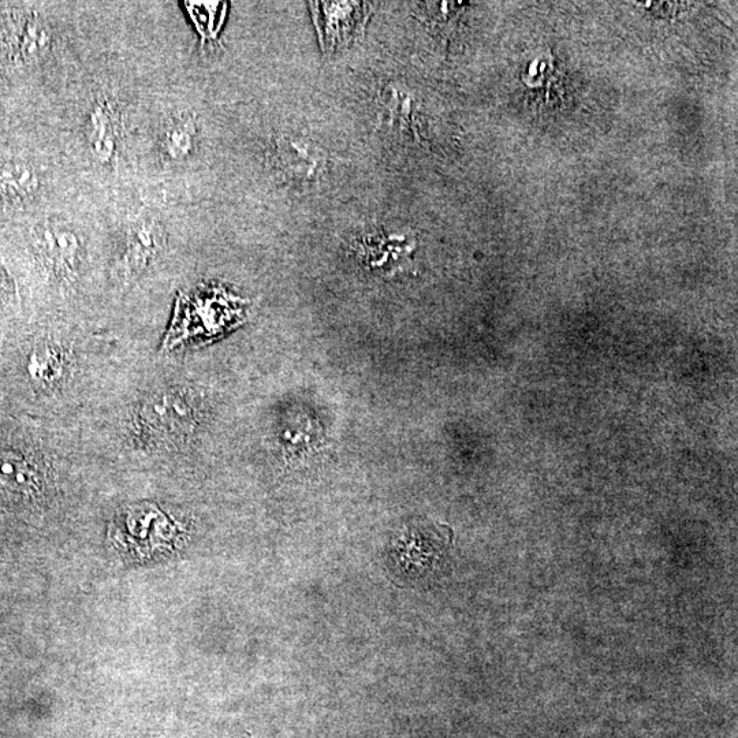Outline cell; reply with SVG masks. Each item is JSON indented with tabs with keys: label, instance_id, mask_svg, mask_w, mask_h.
Instances as JSON below:
<instances>
[{
	"label": "cell",
	"instance_id": "1",
	"mask_svg": "<svg viewBox=\"0 0 738 738\" xmlns=\"http://www.w3.org/2000/svg\"><path fill=\"white\" fill-rule=\"evenodd\" d=\"M54 33L36 10L17 9L0 18V54L13 65H33L50 54Z\"/></svg>",
	"mask_w": 738,
	"mask_h": 738
},
{
	"label": "cell",
	"instance_id": "2",
	"mask_svg": "<svg viewBox=\"0 0 738 738\" xmlns=\"http://www.w3.org/2000/svg\"><path fill=\"white\" fill-rule=\"evenodd\" d=\"M178 390L152 395L141 405L139 427L145 438L158 443L180 442L196 427V408Z\"/></svg>",
	"mask_w": 738,
	"mask_h": 738
},
{
	"label": "cell",
	"instance_id": "3",
	"mask_svg": "<svg viewBox=\"0 0 738 738\" xmlns=\"http://www.w3.org/2000/svg\"><path fill=\"white\" fill-rule=\"evenodd\" d=\"M371 6L364 2L311 3L323 51L333 54L356 40L367 25Z\"/></svg>",
	"mask_w": 738,
	"mask_h": 738
},
{
	"label": "cell",
	"instance_id": "4",
	"mask_svg": "<svg viewBox=\"0 0 738 738\" xmlns=\"http://www.w3.org/2000/svg\"><path fill=\"white\" fill-rule=\"evenodd\" d=\"M32 242L37 255L59 278L76 275L81 264L82 240L66 223L44 221L32 229Z\"/></svg>",
	"mask_w": 738,
	"mask_h": 738
},
{
	"label": "cell",
	"instance_id": "5",
	"mask_svg": "<svg viewBox=\"0 0 738 738\" xmlns=\"http://www.w3.org/2000/svg\"><path fill=\"white\" fill-rule=\"evenodd\" d=\"M164 230L159 222L152 218H140L129 227L126 237L125 255H123V271L125 278L134 281L141 277L148 267L158 259L162 252Z\"/></svg>",
	"mask_w": 738,
	"mask_h": 738
},
{
	"label": "cell",
	"instance_id": "6",
	"mask_svg": "<svg viewBox=\"0 0 738 738\" xmlns=\"http://www.w3.org/2000/svg\"><path fill=\"white\" fill-rule=\"evenodd\" d=\"M121 117L110 99H99L93 104L87 119V141L92 155L103 164L117 159Z\"/></svg>",
	"mask_w": 738,
	"mask_h": 738
},
{
	"label": "cell",
	"instance_id": "7",
	"mask_svg": "<svg viewBox=\"0 0 738 738\" xmlns=\"http://www.w3.org/2000/svg\"><path fill=\"white\" fill-rule=\"evenodd\" d=\"M40 188V173L31 163L22 160L0 163V200H29L39 193Z\"/></svg>",
	"mask_w": 738,
	"mask_h": 738
},
{
	"label": "cell",
	"instance_id": "8",
	"mask_svg": "<svg viewBox=\"0 0 738 738\" xmlns=\"http://www.w3.org/2000/svg\"><path fill=\"white\" fill-rule=\"evenodd\" d=\"M162 145L171 160H184L196 145V125L189 117H175L163 130Z\"/></svg>",
	"mask_w": 738,
	"mask_h": 738
},
{
	"label": "cell",
	"instance_id": "9",
	"mask_svg": "<svg viewBox=\"0 0 738 738\" xmlns=\"http://www.w3.org/2000/svg\"><path fill=\"white\" fill-rule=\"evenodd\" d=\"M65 357L61 349L51 345L39 346L28 360V372L39 385H54L62 378Z\"/></svg>",
	"mask_w": 738,
	"mask_h": 738
},
{
	"label": "cell",
	"instance_id": "10",
	"mask_svg": "<svg viewBox=\"0 0 738 738\" xmlns=\"http://www.w3.org/2000/svg\"><path fill=\"white\" fill-rule=\"evenodd\" d=\"M204 41L215 40L225 16V3H186Z\"/></svg>",
	"mask_w": 738,
	"mask_h": 738
},
{
	"label": "cell",
	"instance_id": "11",
	"mask_svg": "<svg viewBox=\"0 0 738 738\" xmlns=\"http://www.w3.org/2000/svg\"><path fill=\"white\" fill-rule=\"evenodd\" d=\"M32 469L24 458L17 454L0 456V482L13 488H26L32 484Z\"/></svg>",
	"mask_w": 738,
	"mask_h": 738
}]
</instances>
